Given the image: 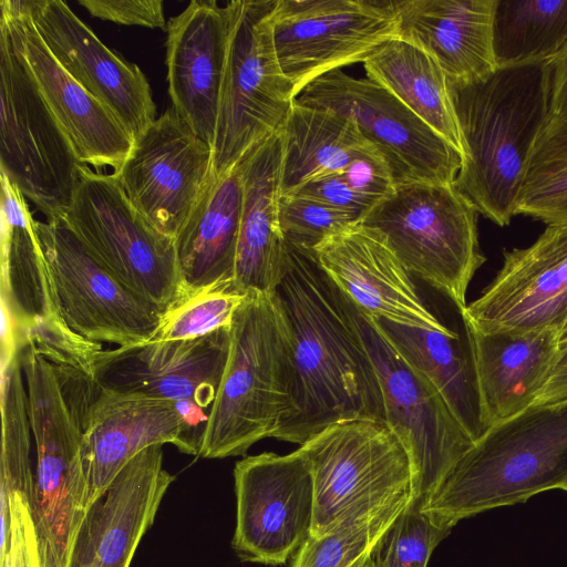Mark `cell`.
Segmentation results:
<instances>
[{
  "mask_svg": "<svg viewBox=\"0 0 567 567\" xmlns=\"http://www.w3.org/2000/svg\"><path fill=\"white\" fill-rule=\"evenodd\" d=\"M276 293L291 332L293 408L272 437L302 445L340 421L384 422L379 379L349 301L312 249L286 240Z\"/></svg>",
  "mask_w": 567,
  "mask_h": 567,
  "instance_id": "cell-1",
  "label": "cell"
},
{
  "mask_svg": "<svg viewBox=\"0 0 567 567\" xmlns=\"http://www.w3.org/2000/svg\"><path fill=\"white\" fill-rule=\"evenodd\" d=\"M451 90L464 148L452 185L480 215L507 226L517 215L530 150L550 114L551 65L497 69Z\"/></svg>",
  "mask_w": 567,
  "mask_h": 567,
  "instance_id": "cell-2",
  "label": "cell"
},
{
  "mask_svg": "<svg viewBox=\"0 0 567 567\" xmlns=\"http://www.w3.org/2000/svg\"><path fill=\"white\" fill-rule=\"evenodd\" d=\"M229 331L227 362L200 437L204 458L245 455L272 437L293 408L291 332L278 295L247 292Z\"/></svg>",
  "mask_w": 567,
  "mask_h": 567,
  "instance_id": "cell-3",
  "label": "cell"
},
{
  "mask_svg": "<svg viewBox=\"0 0 567 567\" xmlns=\"http://www.w3.org/2000/svg\"><path fill=\"white\" fill-rule=\"evenodd\" d=\"M550 489L567 492V399L535 403L493 424L422 509L454 527L464 518Z\"/></svg>",
  "mask_w": 567,
  "mask_h": 567,
  "instance_id": "cell-4",
  "label": "cell"
},
{
  "mask_svg": "<svg viewBox=\"0 0 567 567\" xmlns=\"http://www.w3.org/2000/svg\"><path fill=\"white\" fill-rule=\"evenodd\" d=\"M297 451L312 477V537L411 498L408 454L382 421L351 419L333 423Z\"/></svg>",
  "mask_w": 567,
  "mask_h": 567,
  "instance_id": "cell-5",
  "label": "cell"
},
{
  "mask_svg": "<svg viewBox=\"0 0 567 567\" xmlns=\"http://www.w3.org/2000/svg\"><path fill=\"white\" fill-rule=\"evenodd\" d=\"M478 215L452 184L412 183L379 200L360 224L381 233L412 277L464 311L468 285L486 260Z\"/></svg>",
  "mask_w": 567,
  "mask_h": 567,
  "instance_id": "cell-6",
  "label": "cell"
},
{
  "mask_svg": "<svg viewBox=\"0 0 567 567\" xmlns=\"http://www.w3.org/2000/svg\"><path fill=\"white\" fill-rule=\"evenodd\" d=\"M37 465L32 513L58 567H66L87 507L83 429L75 396L60 369L31 346L20 351Z\"/></svg>",
  "mask_w": 567,
  "mask_h": 567,
  "instance_id": "cell-7",
  "label": "cell"
},
{
  "mask_svg": "<svg viewBox=\"0 0 567 567\" xmlns=\"http://www.w3.org/2000/svg\"><path fill=\"white\" fill-rule=\"evenodd\" d=\"M276 0L229 1L231 27L213 145L221 175L268 136L280 132L296 102L278 62L271 31Z\"/></svg>",
  "mask_w": 567,
  "mask_h": 567,
  "instance_id": "cell-8",
  "label": "cell"
},
{
  "mask_svg": "<svg viewBox=\"0 0 567 567\" xmlns=\"http://www.w3.org/2000/svg\"><path fill=\"white\" fill-rule=\"evenodd\" d=\"M63 218L106 270L164 313L189 295L175 240L133 207L113 173L83 166Z\"/></svg>",
  "mask_w": 567,
  "mask_h": 567,
  "instance_id": "cell-9",
  "label": "cell"
},
{
  "mask_svg": "<svg viewBox=\"0 0 567 567\" xmlns=\"http://www.w3.org/2000/svg\"><path fill=\"white\" fill-rule=\"evenodd\" d=\"M83 166L0 25V173L50 220L69 210Z\"/></svg>",
  "mask_w": 567,
  "mask_h": 567,
  "instance_id": "cell-10",
  "label": "cell"
},
{
  "mask_svg": "<svg viewBox=\"0 0 567 567\" xmlns=\"http://www.w3.org/2000/svg\"><path fill=\"white\" fill-rule=\"evenodd\" d=\"M1 317L21 349L31 346L61 368L91 374L101 343L64 321L48 259L24 196L0 173Z\"/></svg>",
  "mask_w": 567,
  "mask_h": 567,
  "instance_id": "cell-11",
  "label": "cell"
},
{
  "mask_svg": "<svg viewBox=\"0 0 567 567\" xmlns=\"http://www.w3.org/2000/svg\"><path fill=\"white\" fill-rule=\"evenodd\" d=\"M349 305L379 379L384 423L410 461L411 499L424 508L474 441L435 388L401 357L368 316Z\"/></svg>",
  "mask_w": 567,
  "mask_h": 567,
  "instance_id": "cell-12",
  "label": "cell"
},
{
  "mask_svg": "<svg viewBox=\"0 0 567 567\" xmlns=\"http://www.w3.org/2000/svg\"><path fill=\"white\" fill-rule=\"evenodd\" d=\"M296 101L352 120L389 167L395 187L453 184L463 157L398 97L369 78L340 70L309 83Z\"/></svg>",
  "mask_w": 567,
  "mask_h": 567,
  "instance_id": "cell-13",
  "label": "cell"
},
{
  "mask_svg": "<svg viewBox=\"0 0 567 567\" xmlns=\"http://www.w3.org/2000/svg\"><path fill=\"white\" fill-rule=\"evenodd\" d=\"M395 0H276L271 31L297 96L331 71L363 62L396 37Z\"/></svg>",
  "mask_w": 567,
  "mask_h": 567,
  "instance_id": "cell-14",
  "label": "cell"
},
{
  "mask_svg": "<svg viewBox=\"0 0 567 567\" xmlns=\"http://www.w3.org/2000/svg\"><path fill=\"white\" fill-rule=\"evenodd\" d=\"M68 375L81 413L87 506L135 455L150 446L169 443L182 453L198 456L200 435L177 403L104 391L76 370Z\"/></svg>",
  "mask_w": 567,
  "mask_h": 567,
  "instance_id": "cell-15",
  "label": "cell"
},
{
  "mask_svg": "<svg viewBox=\"0 0 567 567\" xmlns=\"http://www.w3.org/2000/svg\"><path fill=\"white\" fill-rule=\"evenodd\" d=\"M62 317L79 336L117 347L153 339L164 312L123 285L86 249L63 217L34 220Z\"/></svg>",
  "mask_w": 567,
  "mask_h": 567,
  "instance_id": "cell-16",
  "label": "cell"
},
{
  "mask_svg": "<svg viewBox=\"0 0 567 567\" xmlns=\"http://www.w3.org/2000/svg\"><path fill=\"white\" fill-rule=\"evenodd\" d=\"M234 478L233 549L244 561L286 565L311 535L313 484L305 458L297 450L246 456Z\"/></svg>",
  "mask_w": 567,
  "mask_h": 567,
  "instance_id": "cell-17",
  "label": "cell"
},
{
  "mask_svg": "<svg viewBox=\"0 0 567 567\" xmlns=\"http://www.w3.org/2000/svg\"><path fill=\"white\" fill-rule=\"evenodd\" d=\"M113 174L133 207L175 239L213 176V148L171 107Z\"/></svg>",
  "mask_w": 567,
  "mask_h": 567,
  "instance_id": "cell-18",
  "label": "cell"
},
{
  "mask_svg": "<svg viewBox=\"0 0 567 567\" xmlns=\"http://www.w3.org/2000/svg\"><path fill=\"white\" fill-rule=\"evenodd\" d=\"M229 330L101 349L94 354L90 378L113 393L166 399L188 411L212 406L227 362Z\"/></svg>",
  "mask_w": 567,
  "mask_h": 567,
  "instance_id": "cell-19",
  "label": "cell"
},
{
  "mask_svg": "<svg viewBox=\"0 0 567 567\" xmlns=\"http://www.w3.org/2000/svg\"><path fill=\"white\" fill-rule=\"evenodd\" d=\"M481 332L554 329L567 323V224L547 225L526 248L504 254L483 293L464 309Z\"/></svg>",
  "mask_w": 567,
  "mask_h": 567,
  "instance_id": "cell-20",
  "label": "cell"
},
{
  "mask_svg": "<svg viewBox=\"0 0 567 567\" xmlns=\"http://www.w3.org/2000/svg\"><path fill=\"white\" fill-rule=\"evenodd\" d=\"M2 25L53 116L85 166L116 173L134 140L116 117L55 60L34 28L22 0L0 1Z\"/></svg>",
  "mask_w": 567,
  "mask_h": 567,
  "instance_id": "cell-21",
  "label": "cell"
},
{
  "mask_svg": "<svg viewBox=\"0 0 567 567\" xmlns=\"http://www.w3.org/2000/svg\"><path fill=\"white\" fill-rule=\"evenodd\" d=\"M40 38L60 65L102 103L135 141L157 117L143 71L109 49L61 0H25Z\"/></svg>",
  "mask_w": 567,
  "mask_h": 567,
  "instance_id": "cell-22",
  "label": "cell"
},
{
  "mask_svg": "<svg viewBox=\"0 0 567 567\" xmlns=\"http://www.w3.org/2000/svg\"><path fill=\"white\" fill-rule=\"evenodd\" d=\"M163 445L135 455L86 508L66 567H130L176 476L163 466Z\"/></svg>",
  "mask_w": 567,
  "mask_h": 567,
  "instance_id": "cell-23",
  "label": "cell"
},
{
  "mask_svg": "<svg viewBox=\"0 0 567 567\" xmlns=\"http://www.w3.org/2000/svg\"><path fill=\"white\" fill-rule=\"evenodd\" d=\"M321 269L362 313L400 324L447 330L423 302L413 277L378 230L360 223L313 248Z\"/></svg>",
  "mask_w": 567,
  "mask_h": 567,
  "instance_id": "cell-24",
  "label": "cell"
},
{
  "mask_svg": "<svg viewBox=\"0 0 567 567\" xmlns=\"http://www.w3.org/2000/svg\"><path fill=\"white\" fill-rule=\"evenodd\" d=\"M228 2L193 0L167 23L166 66L173 110L214 145L230 38Z\"/></svg>",
  "mask_w": 567,
  "mask_h": 567,
  "instance_id": "cell-25",
  "label": "cell"
},
{
  "mask_svg": "<svg viewBox=\"0 0 567 567\" xmlns=\"http://www.w3.org/2000/svg\"><path fill=\"white\" fill-rule=\"evenodd\" d=\"M496 0L395 1L396 37L427 53L453 85L483 81L496 70Z\"/></svg>",
  "mask_w": 567,
  "mask_h": 567,
  "instance_id": "cell-26",
  "label": "cell"
},
{
  "mask_svg": "<svg viewBox=\"0 0 567 567\" xmlns=\"http://www.w3.org/2000/svg\"><path fill=\"white\" fill-rule=\"evenodd\" d=\"M243 206L233 286L241 293H276L285 266L280 227L282 138L272 134L237 163Z\"/></svg>",
  "mask_w": 567,
  "mask_h": 567,
  "instance_id": "cell-27",
  "label": "cell"
},
{
  "mask_svg": "<svg viewBox=\"0 0 567 567\" xmlns=\"http://www.w3.org/2000/svg\"><path fill=\"white\" fill-rule=\"evenodd\" d=\"M370 319L401 357L435 388L470 437L477 441L491 423L480 389L473 329L465 316L460 330L444 331Z\"/></svg>",
  "mask_w": 567,
  "mask_h": 567,
  "instance_id": "cell-28",
  "label": "cell"
},
{
  "mask_svg": "<svg viewBox=\"0 0 567 567\" xmlns=\"http://www.w3.org/2000/svg\"><path fill=\"white\" fill-rule=\"evenodd\" d=\"M473 337L480 389L491 426L535 404L549 378L561 333L554 329H473Z\"/></svg>",
  "mask_w": 567,
  "mask_h": 567,
  "instance_id": "cell-29",
  "label": "cell"
},
{
  "mask_svg": "<svg viewBox=\"0 0 567 567\" xmlns=\"http://www.w3.org/2000/svg\"><path fill=\"white\" fill-rule=\"evenodd\" d=\"M243 206L238 165L213 174L175 237L177 260L189 293L233 282Z\"/></svg>",
  "mask_w": 567,
  "mask_h": 567,
  "instance_id": "cell-30",
  "label": "cell"
},
{
  "mask_svg": "<svg viewBox=\"0 0 567 567\" xmlns=\"http://www.w3.org/2000/svg\"><path fill=\"white\" fill-rule=\"evenodd\" d=\"M280 134L281 196L309 182L342 175L359 159L380 155L352 120L297 101Z\"/></svg>",
  "mask_w": 567,
  "mask_h": 567,
  "instance_id": "cell-31",
  "label": "cell"
},
{
  "mask_svg": "<svg viewBox=\"0 0 567 567\" xmlns=\"http://www.w3.org/2000/svg\"><path fill=\"white\" fill-rule=\"evenodd\" d=\"M367 78L398 97L463 157L451 84L440 65L416 45L394 37L363 62Z\"/></svg>",
  "mask_w": 567,
  "mask_h": 567,
  "instance_id": "cell-32",
  "label": "cell"
},
{
  "mask_svg": "<svg viewBox=\"0 0 567 567\" xmlns=\"http://www.w3.org/2000/svg\"><path fill=\"white\" fill-rule=\"evenodd\" d=\"M567 44V0H496L497 69L550 63Z\"/></svg>",
  "mask_w": 567,
  "mask_h": 567,
  "instance_id": "cell-33",
  "label": "cell"
},
{
  "mask_svg": "<svg viewBox=\"0 0 567 567\" xmlns=\"http://www.w3.org/2000/svg\"><path fill=\"white\" fill-rule=\"evenodd\" d=\"M0 566L10 537V496L22 493L30 504L34 489L31 468V423L20 351L1 353Z\"/></svg>",
  "mask_w": 567,
  "mask_h": 567,
  "instance_id": "cell-34",
  "label": "cell"
},
{
  "mask_svg": "<svg viewBox=\"0 0 567 567\" xmlns=\"http://www.w3.org/2000/svg\"><path fill=\"white\" fill-rule=\"evenodd\" d=\"M517 215L567 224V116H548L530 150Z\"/></svg>",
  "mask_w": 567,
  "mask_h": 567,
  "instance_id": "cell-35",
  "label": "cell"
},
{
  "mask_svg": "<svg viewBox=\"0 0 567 567\" xmlns=\"http://www.w3.org/2000/svg\"><path fill=\"white\" fill-rule=\"evenodd\" d=\"M409 501L321 537L309 536L292 558L291 567H363L381 536Z\"/></svg>",
  "mask_w": 567,
  "mask_h": 567,
  "instance_id": "cell-36",
  "label": "cell"
},
{
  "mask_svg": "<svg viewBox=\"0 0 567 567\" xmlns=\"http://www.w3.org/2000/svg\"><path fill=\"white\" fill-rule=\"evenodd\" d=\"M246 293L233 282L216 284L189 293L164 313L153 339L189 340L230 328Z\"/></svg>",
  "mask_w": 567,
  "mask_h": 567,
  "instance_id": "cell-37",
  "label": "cell"
},
{
  "mask_svg": "<svg viewBox=\"0 0 567 567\" xmlns=\"http://www.w3.org/2000/svg\"><path fill=\"white\" fill-rule=\"evenodd\" d=\"M452 528L410 498L375 545L371 554L373 567H426L433 550Z\"/></svg>",
  "mask_w": 567,
  "mask_h": 567,
  "instance_id": "cell-38",
  "label": "cell"
},
{
  "mask_svg": "<svg viewBox=\"0 0 567 567\" xmlns=\"http://www.w3.org/2000/svg\"><path fill=\"white\" fill-rule=\"evenodd\" d=\"M279 219L285 240L312 250L360 221L349 212L299 194L280 197Z\"/></svg>",
  "mask_w": 567,
  "mask_h": 567,
  "instance_id": "cell-39",
  "label": "cell"
},
{
  "mask_svg": "<svg viewBox=\"0 0 567 567\" xmlns=\"http://www.w3.org/2000/svg\"><path fill=\"white\" fill-rule=\"evenodd\" d=\"M10 537L1 567H58L54 556L39 532L31 504L20 492L10 496Z\"/></svg>",
  "mask_w": 567,
  "mask_h": 567,
  "instance_id": "cell-40",
  "label": "cell"
},
{
  "mask_svg": "<svg viewBox=\"0 0 567 567\" xmlns=\"http://www.w3.org/2000/svg\"><path fill=\"white\" fill-rule=\"evenodd\" d=\"M79 4L101 20L167 30L162 0H80Z\"/></svg>",
  "mask_w": 567,
  "mask_h": 567,
  "instance_id": "cell-41",
  "label": "cell"
},
{
  "mask_svg": "<svg viewBox=\"0 0 567 567\" xmlns=\"http://www.w3.org/2000/svg\"><path fill=\"white\" fill-rule=\"evenodd\" d=\"M291 194L305 195L338 209L349 212L355 215L359 220L375 205L357 193L342 175H331L309 182Z\"/></svg>",
  "mask_w": 567,
  "mask_h": 567,
  "instance_id": "cell-42",
  "label": "cell"
},
{
  "mask_svg": "<svg viewBox=\"0 0 567 567\" xmlns=\"http://www.w3.org/2000/svg\"><path fill=\"white\" fill-rule=\"evenodd\" d=\"M567 399V333L561 336L556 359L546 385L536 403H550Z\"/></svg>",
  "mask_w": 567,
  "mask_h": 567,
  "instance_id": "cell-43",
  "label": "cell"
},
{
  "mask_svg": "<svg viewBox=\"0 0 567 567\" xmlns=\"http://www.w3.org/2000/svg\"><path fill=\"white\" fill-rule=\"evenodd\" d=\"M551 99L550 116L567 115V44L550 62Z\"/></svg>",
  "mask_w": 567,
  "mask_h": 567,
  "instance_id": "cell-44",
  "label": "cell"
},
{
  "mask_svg": "<svg viewBox=\"0 0 567 567\" xmlns=\"http://www.w3.org/2000/svg\"><path fill=\"white\" fill-rule=\"evenodd\" d=\"M363 567H373L371 558L369 559V561Z\"/></svg>",
  "mask_w": 567,
  "mask_h": 567,
  "instance_id": "cell-45",
  "label": "cell"
},
{
  "mask_svg": "<svg viewBox=\"0 0 567 567\" xmlns=\"http://www.w3.org/2000/svg\"><path fill=\"white\" fill-rule=\"evenodd\" d=\"M566 333H567V323H566V326H565V329H564V331H563L561 336H564V334H566Z\"/></svg>",
  "mask_w": 567,
  "mask_h": 567,
  "instance_id": "cell-46",
  "label": "cell"
},
{
  "mask_svg": "<svg viewBox=\"0 0 567 567\" xmlns=\"http://www.w3.org/2000/svg\"><path fill=\"white\" fill-rule=\"evenodd\" d=\"M565 116H567V115H565Z\"/></svg>",
  "mask_w": 567,
  "mask_h": 567,
  "instance_id": "cell-47",
  "label": "cell"
}]
</instances>
